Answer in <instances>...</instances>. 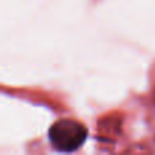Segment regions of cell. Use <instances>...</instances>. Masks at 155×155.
Here are the masks:
<instances>
[{"label": "cell", "instance_id": "1", "mask_svg": "<svg viewBox=\"0 0 155 155\" xmlns=\"http://www.w3.org/2000/svg\"><path fill=\"white\" fill-rule=\"evenodd\" d=\"M49 142L60 153H74L87 139V129L79 121L63 118L49 129Z\"/></svg>", "mask_w": 155, "mask_h": 155}]
</instances>
